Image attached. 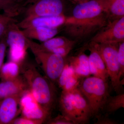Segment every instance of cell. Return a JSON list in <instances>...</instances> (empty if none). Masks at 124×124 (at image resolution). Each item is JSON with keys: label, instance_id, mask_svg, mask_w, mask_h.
<instances>
[{"label": "cell", "instance_id": "cell-8", "mask_svg": "<svg viewBox=\"0 0 124 124\" xmlns=\"http://www.w3.org/2000/svg\"><path fill=\"white\" fill-rule=\"evenodd\" d=\"M6 40L7 46L9 48L10 60L22 64L26 58L28 45L26 37L16 22L9 27L6 35Z\"/></svg>", "mask_w": 124, "mask_h": 124}, {"label": "cell", "instance_id": "cell-14", "mask_svg": "<svg viewBox=\"0 0 124 124\" xmlns=\"http://www.w3.org/2000/svg\"><path fill=\"white\" fill-rule=\"evenodd\" d=\"M29 89L26 80L19 76L15 79L0 82V99L11 95L22 94Z\"/></svg>", "mask_w": 124, "mask_h": 124}, {"label": "cell", "instance_id": "cell-33", "mask_svg": "<svg viewBox=\"0 0 124 124\" xmlns=\"http://www.w3.org/2000/svg\"><path fill=\"white\" fill-rule=\"evenodd\" d=\"M1 100V99H0V103L1 101V100Z\"/></svg>", "mask_w": 124, "mask_h": 124}, {"label": "cell", "instance_id": "cell-21", "mask_svg": "<svg viewBox=\"0 0 124 124\" xmlns=\"http://www.w3.org/2000/svg\"><path fill=\"white\" fill-rule=\"evenodd\" d=\"M0 9L5 14L14 18L22 12L23 8L11 0H0Z\"/></svg>", "mask_w": 124, "mask_h": 124}, {"label": "cell", "instance_id": "cell-30", "mask_svg": "<svg viewBox=\"0 0 124 124\" xmlns=\"http://www.w3.org/2000/svg\"><path fill=\"white\" fill-rule=\"evenodd\" d=\"M108 115H106L103 116L99 114L96 116V118L97 119V122L95 124H117V122L115 120L110 119L108 117Z\"/></svg>", "mask_w": 124, "mask_h": 124}, {"label": "cell", "instance_id": "cell-5", "mask_svg": "<svg viewBox=\"0 0 124 124\" xmlns=\"http://www.w3.org/2000/svg\"><path fill=\"white\" fill-rule=\"evenodd\" d=\"M94 43L104 62L113 89L117 94L123 93L124 81L120 77V67L117 59L119 44Z\"/></svg>", "mask_w": 124, "mask_h": 124}, {"label": "cell", "instance_id": "cell-20", "mask_svg": "<svg viewBox=\"0 0 124 124\" xmlns=\"http://www.w3.org/2000/svg\"><path fill=\"white\" fill-rule=\"evenodd\" d=\"M124 108V93L117 94L115 96H109L103 108V110L106 114L114 113L121 108Z\"/></svg>", "mask_w": 124, "mask_h": 124}, {"label": "cell", "instance_id": "cell-16", "mask_svg": "<svg viewBox=\"0 0 124 124\" xmlns=\"http://www.w3.org/2000/svg\"><path fill=\"white\" fill-rule=\"evenodd\" d=\"M108 18L116 19L124 16V0H101Z\"/></svg>", "mask_w": 124, "mask_h": 124}, {"label": "cell", "instance_id": "cell-1", "mask_svg": "<svg viewBox=\"0 0 124 124\" xmlns=\"http://www.w3.org/2000/svg\"><path fill=\"white\" fill-rule=\"evenodd\" d=\"M21 71L30 91L39 104L50 112L56 100V90L53 83L42 76L33 64H21Z\"/></svg>", "mask_w": 124, "mask_h": 124}, {"label": "cell", "instance_id": "cell-13", "mask_svg": "<svg viewBox=\"0 0 124 124\" xmlns=\"http://www.w3.org/2000/svg\"><path fill=\"white\" fill-rule=\"evenodd\" d=\"M90 54L88 57L90 73L108 82L109 76L106 66L94 43L91 42L89 47Z\"/></svg>", "mask_w": 124, "mask_h": 124}, {"label": "cell", "instance_id": "cell-23", "mask_svg": "<svg viewBox=\"0 0 124 124\" xmlns=\"http://www.w3.org/2000/svg\"><path fill=\"white\" fill-rule=\"evenodd\" d=\"M75 73L73 67L70 64L66 63L58 80L59 87L62 88L68 80Z\"/></svg>", "mask_w": 124, "mask_h": 124}, {"label": "cell", "instance_id": "cell-32", "mask_svg": "<svg viewBox=\"0 0 124 124\" xmlns=\"http://www.w3.org/2000/svg\"><path fill=\"white\" fill-rule=\"evenodd\" d=\"M70 2H71L74 4H78V3H81L88 1L90 0H69Z\"/></svg>", "mask_w": 124, "mask_h": 124}, {"label": "cell", "instance_id": "cell-10", "mask_svg": "<svg viewBox=\"0 0 124 124\" xmlns=\"http://www.w3.org/2000/svg\"><path fill=\"white\" fill-rule=\"evenodd\" d=\"M20 104L23 117L44 122L50 114V112L39 104L29 89L22 95Z\"/></svg>", "mask_w": 124, "mask_h": 124}, {"label": "cell", "instance_id": "cell-26", "mask_svg": "<svg viewBox=\"0 0 124 124\" xmlns=\"http://www.w3.org/2000/svg\"><path fill=\"white\" fill-rule=\"evenodd\" d=\"M48 124H76L72 120L63 115H59L49 120Z\"/></svg>", "mask_w": 124, "mask_h": 124}, {"label": "cell", "instance_id": "cell-25", "mask_svg": "<svg viewBox=\"0 0 124 124\" xmlns=\"http://www.w3.org/2000/svg\"><path fill=\"white\" fill-rule=\"evenodd\" d=\"M117 59L120 67V77L121 79L124 74V41L118 45Z\"/></svg>", "mask_w": 124, "mask_h": 124}, {"label": "cell", "instance_id": "cell-12", "mask_svg": "<svg viewBox=\"0 0 124 124\" xmlns=\"http://www.w3.org/2000/svg\"><path fill=\"white\" fill-rule=\"evenodd\" d=\"M22 94L8 96L1 100L0 103V124H10L16 118L21 112L20 102Z\"/></svg>", "mask_w": 124, "mask_h": 124}, {"label": "cell", "instance_id": "cell-3", "mask_svg": "<svg viewBox=\"0 0 124 124\" xmlns=\"http://www.w3.org/2000/svg\"><path fill=\"white\" fill-rule=\"evenodd\" d=\"M88 103L91 117L103 111L110 94L108 82L96 77H87L80 83L79 87Z\"/></svg>", "mask_w": 124, "mask_h": 124}, {"label": "cell", "instance_id": "cell-27", "mask_svg": "<svg viewBox=\"0 0 124 124\" xmlns=\"http://www.w3.org/2000/svg\"><path fill=\"white\" fill-rule=\"evenodd\" d=\"M42 121L29 119L23 117L16 118L10 124H40L44 122Z\"/></svg>", "mask_w": 124, "mask_h": 124}, {"label": "cell", "instance_id": "cell-4", "mask_svg": "<svg viewBox=\"0 0 124 124\" xmlns=\"http://www.w3.org/2000/svg\"><path fill=\"white\" fill-rule=\"evenodd\" d=\"M28 48L34 54L37 62L40 65L46 77L53 83L57 82L66 64L65 58L61 55L41 50L35 42L26 38Z\"/></svg>", "mask_w": 124, "mask_h": 124}, {"label": "cell", "instance_id": "cell-24", "mask_svg": "<svg viewBox=\"0 0 124 124\" xmlns=\"http://www.w3.org/2000/svg\"><path fill=\"white\" fill-rule=\"evenodd\" d=\"M81 78L75 73L68 80L64 86L62 88V91L69 92L78 88Z\"/></svg>", "mask_w": 124, "mask_h": 124}, {"label": "cell", "instance_id": "cell-11", "mask_svg": "<svg viewBox=\"0 0 124 124\" xmlns=\"http://www.w3.org/2000/svg\"><path fill=\"white\" fill-rule=\"evenodd\" d=\"M66 18L64 15L27 17L17 24L19 28L23 29L38 27L58 28L64 25Z\"/></svg>", "mask_w": 124, "mask_h": 124}, {"label": "cell", "instance_id": "cell-9", "mask_svg": "<svg viewBox=\"0 0 124 124\" xmlns=\"http://www.w3.org/2000/svg\"><path fill=\"white\" fill-rule=\"evenodd\" d=\"M91 42L99 44H118L124 41V16L109 21L98 31Z\"/></svg>", "mask_w": 124, "mask_h": 124}, {"label": "cell", "instance_id": "cell-28", "mask_svg": "<svg viewBox=\"0 0 124 124\" xmlns=\"http://www.w3.org/2000/svg\"><path fill=\"white\" fill-rule=\"evenodd\" d=\"M75 44L68 45L59 47L51 51V53L57 54L65 58L67 55L69 53V52L73 48Z\"/></svg>", "mask_w": 124, "mask_h": 124}, {"label": "cell", "instance_id": "cell-15", "mask_svg": "<svg viewBox=\"0 0 124 124\" xmlns=\"http://www.w3.org/2000/svg\"><path fill=\"white\" fill-rule=\"evenodd\" d=\"M26 38L30 39H35L41 42L54 37L57 34L58 28H51L46 27H38L29 28L22 30Z\"/></svg>", "mask_w": 124, "mask_h": 124}, {"label": "cell", "instance_id": "cell-6", "mask_svg": "<svg viewBox=\"0 0 124 124\" xmlns=\"http://www.w3.org/2000/svg\"><path fill=\"white\" fill-rule=\"evenodd\" d=\"M108 19L106 14L97 17L83 20H71L66 18L64 24L65 31L73 39L84 38L97 32L108 22Z\"/></svg>", "mask_w": 124, "mask_h": 124}, {"label": "cell", "instance_id": "cell-22", "mask_svg": "<svg viewBox=\"0 0 124 124\" xmlns=\"http://www.w3.org/2000/svg\"><path fill=\"white\" fill-rule=\"evenodd\" d=\"M15 22L14 18L0 14V39L6 35L10 24Z\"/></svg>", "mask_w": 124, "mask_h": 124}, {"label": "cell", "instance_id": "cell-2", "mask_svg": "<svg viewBox=\"0 0 124 124\" xmlns=\"http://www.w3.org/2000/svg\"><path fill=\"white\" fill-rule=\"evenodd\" d=\"M59 103L62 115L76 124H85L91 117L88 102L79 88L69 92L62 91Z\"/></svg>", "mask_w": 124, "mask_h": 124}, {"label": "cell", "instance_id": "cell-17", "mask_svg": "<svg viewBox=\"0 0 124 124\" xmlns=\"http://www.w3.org/2000/svg\"><path fill=\"white\" fill-rule=\"evenodd\" d=\"M69 64L73 67L75 73L80 77H87L91 75L88 57L84 53L72 58Z\"/></svg>", "mask_w": 124, "mask_h": 124}, {"label": "cell", "instance_id": "cell-18", "mask_svg": "<svg viewBox=\"0 0 124 124\" xmlns=\"http://www.w3.org/2000/svg\"><path fill=\"white\" fill-rule=\"evenodd\" d=\"M75 42L74 41L69 40L63 37H58L50 38L40 44L35 42V43L36 46L41 50L50 52L54 49L75 44Z\"/></svg>", "mask_w": 124, "mask_h": 124}, {"label": "cell", "instance_id": "cell-29", "mask_svg": "<svg viewBox=\"0 0 124 124\" xmlns=\"http://www.w3.org/2000/svg\"><path fill=\"white\" fill-rule=\"evenodd\" d=\"M7 46L5 35L0 40V72L2 65L4 64L3 62Z\"/></svg>", "mask_w": 124, "mask_h": 124}, {"label": "cell", "instance_id": "cell-31", "mask_svg": "<svg viewBox=\"0 0 124 124\" xmlns=\"http://www.w3.org/2000/svg\"><path fill=\"white\" fill-rule=\"evenodd\" d=\"M11 0L15 2L17 4L19 5L23 8L24 7L30 2L31 0Z\"/></svg>", "mask_w": 124, "mask_h": 124}, {"label": "cell", "instance_id": "cell-7", "mask_svg": "<svg viewBox=\"0 0 124 124\" xmlns=\"http://www.w3.org/2000/svg\"><path fill=\"white\" fill-rule=\"evenodd\" d=\"M69 0H31L24 7L25 17L64 15Z\"/></svg>", "mask_w": 124, "mask_h": 124}, {"label": "cell", "instance_id": "cell-19", "mask_svg": "<svg viewBox=\"0 0 124 124\" xmlns=\"http://www.w3.org/2000/svg\"><path fill=\"white\" fill-rule=\"evenodd\" d=\"M21 64L11 61L3 64L0 72V79L4 81L17 78L20 76Z\"/></svg>", "mask_w": 124, "mask_h": 124}]
</instances>
